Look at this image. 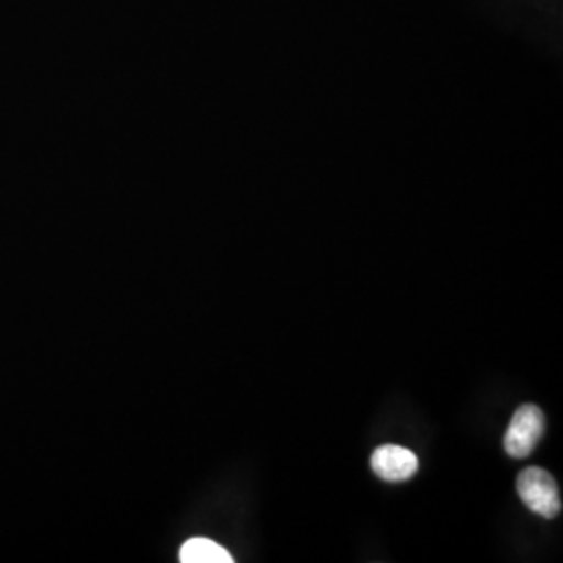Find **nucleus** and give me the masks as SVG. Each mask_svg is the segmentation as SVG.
<instances>
[{
    "label": "nucleus",
    "mask_w": 563,
    "mask_h": 563,
    "mask_svg": "<svg viewBox=\"0 0 563 563\" xmlns=\"http://www.w3.org/2000/svg\"><path fill=\"white\" fill-rule=\"evenodd\" d=\"M518 495L522 504L541 516L544 520H553L562 511V497L555 478L543 467H526L518 476Z\"/></svg>",
    "instance_id": "f257e3e1"
},
{
    "label": "nucleus",
    "mask_w": 563,
    "mask_h": 563,
    "mask_svg": "<svg viewBox=\"0 0 563 563\" xmlns=\"http://www.w3.org/2000/svg\"><path fill=\"white\" fill-rule=\"evenodd\" d=\"M544 432V413L537 405H522L516 409L505 432V453L514 460L532 455Z\"/></svg>",
    "instance_id": "f03ea898"
},
{
    "label": "nucleus",
    "mask_w": 563,
    "mask_h": 563,
    "mask_svg": "<svg viewBox=\"0 0 563 563\" xmlns=\"http://www.w3.org/2000/svg\"><path fill=\"white\" fill-rule=\"evenodd\" d=\"M372 472L384 483L399 484L416 476L420 462L418 455L399 444H383L372 453Z\"/></svg>",
    "instance_id": "7ed1b4c3"
},
{
    "label": "nucleus",
    "mask_w": 563,
    "mask_h": 563,
    "mask_svg": "<svg viewBox=\"0 0 563 563\" xmlns=\"http://www.w3.org/2000/svg\"><path fill=\"white\" fill-rule=\"evenodd\" d=\"M181 563H232L234 558L230 555L228 549H223L222 544L213 543L211 539H188L181 544L180 549Z\"/></svg>",
    "instance_id": "20e7f679"
}]
</instances>
